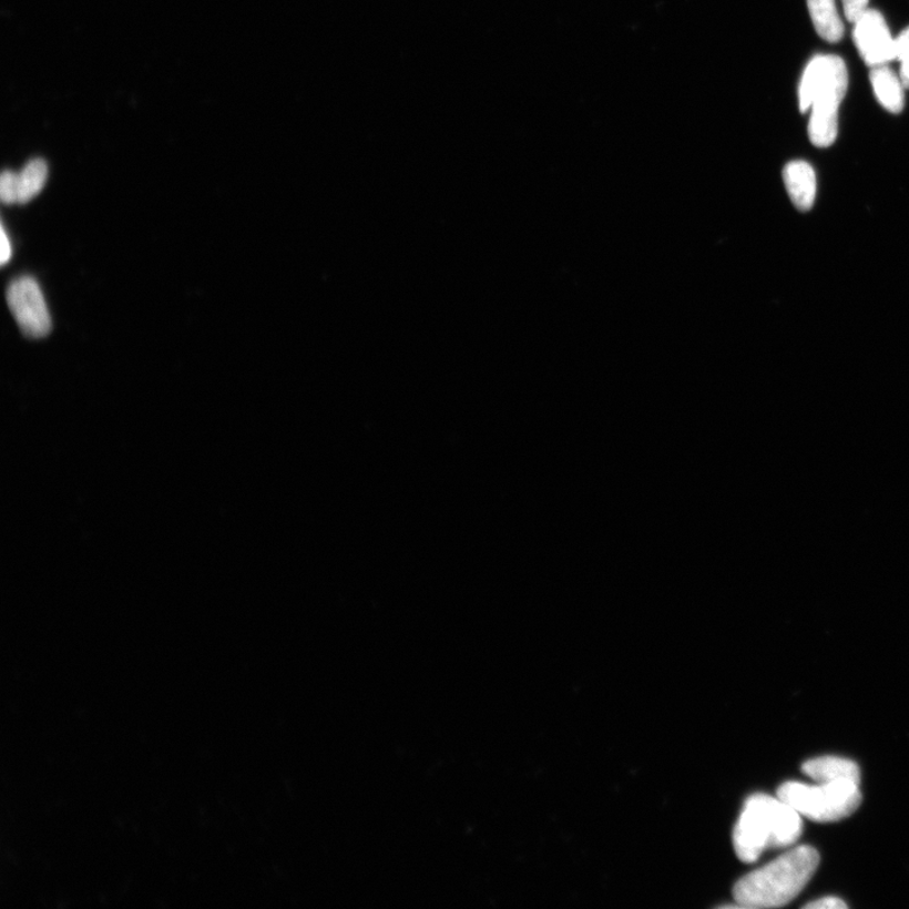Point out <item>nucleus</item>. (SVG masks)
Returning <instances> with one entry per match:
<instances>
[{"mask_svg": "<svg viewBox=\"0 0 909 909\" xmlns=\"http://www.w3.org/2000/svg\"><path fill=\"white\" fill-rule=\"evenodd\" d=\"M820 856L813 847L795 848L749 872L735 885L733 895L742 908H778L793 902L815 875Z\"/></svg>", "mask_w": 909, "mask_h": 909, "instance_id": "obj_1", "label": "nucleus"}, {"mask_svg": "<svg viewBox=\"0 0 909 909\" xmlns=\"http://www.w3.org/2000/svg\"><path fill=\"white\" fill-rule=\"evenodd\" d=\"M803 827V816L784 799L753 795L745 801L734 829L736 856L744 862H754L767 849L788 848L799 839Z\"/></svg>", "mask_w": 909, "mask_h": 909, "instance_id": "obj_2", "label": "nucleus"}, {"mask_svg": "<svg viewBox=\"0 0 909 909\" xmlns=\"http://www.w3.org/2000/svg\"><path fill=\"white\" fill-rule=\"evenodd\" d=\"M848 69L835 54H818L805 69L799 84V109H811L808 136L818 149H827L839 131V108L847 94Z\"/></svg>", "mask_w": 909, "mask_h": 909, "instance_id": "obj_3", "label": "nucleus"}, {"mask_svg": "<svg viewBox=\"0 0 909 909\" xmlns=\"http://www.w3.org/2000/svg\"><path fill=\"white\" fill-rule=\"evenodd\" d=\"M860 785L852 782L806 785L786 782L777 796L803 817L816 823L840 821L856 813L861 804Z\"/></svg>", "mask_w": 909, "mask_h": 909, "instance_id": "obj_4", "label": "nucleus"}, {"mask_svg": "<svg viewBox=\"0 0 909 909\" xmlns=\"http://www.w3.org/2000/svg\"><path fill=\"white\" fill-rule=\"evenodd\" d=\"M7 303L24 335L40 339L51 331L48 305L38 282L32 277L13 280L7 290Z\"/></svg>", "mask_w": 909, "mask_h": 909, "instance_id": "obj_5", "label": "nucleus"}, {"mask_svg": "<svg viewBox=\"0 0 909 909\" xmlns=\"http://www.w3.org/2000/svg\"><path fill=\"white\" fill-rule=\"evenodd\" d=\"M854 42L860 57L870 68L887 65L897 59L896 39L890 34L885 17L867 9L854 23Z\"/></svg>", "mask_w": 909, "mask_h": 909, "instance_id": "obj_6", "label": "nucleus"}, {"mask_svg": "<svg viewBox=\"0 0 909 909\" xmlns=\"http://www.w3.org/2000/svg\"><path fill=\"white\" fill-rule=\"evenodd\" d=\"M48 176V165L40 159L27 163L20 174L4 171L0 177V198L6 205L30 203L41 193Z\"/></svg>", "mask_w": 909, "mask_h": 909, "instance_id": "obj_7", "label": "nucleus"}, {"mask_svg": "<svg viewBox=\"0 0 909 909\" xmlns=\"http://www.w3.org/2000/svg\"><path fill=\"white\" fill-rule=\"evenodd\" d=\"M787 193L794 205L801 212L811 211L815 204L817 182L810 163L794 161L784 170Z\"/></svg>", "mask_w": 909, "mask_h": 909, "instance_id": "obj_8", "label": "nucleus"}, {"mask_svg": "<svg viewBox=\"0 0 909 909\" xmlns=\"http://www.w3.org/2000/svg\"><path fill=\"white\" fill-rule=\"evenodd\" d=\"M803 772L807 777L813 778L817 784H830V782H852L860 785V769L856 762L838 758L821 757L808 760L803 766Z\"/></svg>", "mask_w": 909, "mask_h": 909, "instance_id": "obj_9", "label": "nucleus"}, {"mask_svg": "<svg viewBox=\"0 0 909 909\" xmlns=\"http://www.w3.org/2000/svg\"><path fill=\"white\" fill-rule=\"evenodd\" d=\"M870 81L881 106L895 114L903 111L906 88L892 69L887 65L871 68Z\"/></svg>", "mask_w": 909, "mask_h": 909, "instance_id": "obj_10", "label": "nucleus"}, {"mask_svg": "<svg viewBox=\"0 0 909 909\" xmlns=\"http://www.w3.org/2000/svg\"><path fill=\"white\" fill-rule=\"evenodd\" d=\"M815 30L827 42H839L844 35V24L835 0H807Z\"/></svg>", "mask_w": 909, "mask_h": 909, "instance_id": "obj_11", "label": "nucleus"}, {"mask_svg": "<svg viewBox=\"0 0 909 909\" xmlns=\"http://www.w3.org/2000/svg\"><path fill=\"white\" fill-rule=\"evenodd\" d=\"M869 0H842L844 13L847 20L856 23L859 17L867 11Z\"/></svg>", "mask_w": 909, "mask_h": 909, "instance_id": "obj_12", "label": "nucleus"}, {"mask_svg": "<svg viewBox=\"0 0 909 909\" xmlns=\"http://www.w3.org/2000/svg\"><path fill=\"white\" fill-rule=\"evenodd\" d=\"M847 903L842 902V899L836 897H826L818 899V901L808 903L805 908H813V909H841L847 908Z\"/></svg>", "mask_w": 909, "mask_h": 909, "instance_id": "obj_13", "label": "nucleus"}, {"mask_svg": "<svg viewBox=\"0 0 909 909\" xmlns=\"http://www.w3.org/2000/svg\"><path fill=\"white\" fill-rule=\"evenodd\" d=\"M897 60L909 58V27L896 39Z\"/></svg>", "mask_w": 909, "mask_h": 909, "instance_id": "obj_14", "label": "nucleus"}, {"mask_svg": "<svg viewBox=\"0 0 909 909\" xmlns=\"http://www.w3.org/2000/svg\"><path fill=\"white\" fill-rule=\"evenodd\" d=\"M12 258V244L9 241L4 226H2V243H0V262L6 266L8 261Z\"/></svg>", "mask_w": 909, "mask_h": 909, "instance_id": "obj_15", "label": "nucleus"}, {"mask_svg": "<svg viewBox=\"0 0 909 909\" xmlns=\"http://www.w3.org/2000/svg\"><path fill=\"white\" fill-rule=\"evenodd\" d=\"M901 72H899V78H901L903 86L909 89V58L901 61Z\"/></svg>", "mask_w": 909, "mask_h": 909, "instance_id": "obj_16", "label": "nucleus"}]
</instances>
